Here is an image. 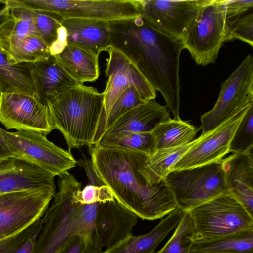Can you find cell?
I'll return each instance as SVG.
<instances>
[{"label": "cell", "instance_id": "cell-1", "mask_svg": "<svg viewBox=\"0 0 253 253\" xmlns=\"http://www.w3.org/2000/svg\"><path fill=\"white\" fill-rule=\"evenodd\" d=\"M111 46L127 56L163 96L174 120H179V58L181 41L154 29L140 16L108 22Z\"/></svg>", "mask_w": 253, "mask_h": 253}, {"label": "cell", "instance_id": "cell-2", "mask_svg": "<svg viewBox=\"0 0 253 253\" xmlns=\"http://www.w3.org/2000/svg\"><path fill=\"white\" fill-rule=\"evenodd\" d=\"M91 163L99 185H105L123 206L142 219H160L177 208L165 179L150 184L140 171L148 155L122 147L93 145Z\"/></svg>", "mask_w": 253, "mask_h": 253}, {"label": "cell", "instance_id": "cell-3", "mask_svg": "<svg viewBox=\"0 0 253 253\" xmlns=\"http://www.w3.org/2000/svg\"><path fill=\"white\" fill-rule=\"evenodd\" d=\"M59 189L42 217V227L33 253H58L72 236L93 233L99 202L83 204L74 199V193L81 185L69 172L59 176Z\"/></svg>", "mask_w": 253, "mask_h": 253}, {"label": "cell", "instance_id": "cell-4", "mask_svg": "<svg viewBox=\"0 0 253 253\" xmlns=\"http://www.w3.org/2000/svg\"><path fill=\"white\" fill-rule=\"evenodd\" d=\"M45 106L54 129L62 133L70 149L93 145L104 113L102 93L79 84L48 99Z\"/></svg>", "mask_w": 253, "mask_h": 253}, {"label": "cell", "instance_id": "cell-5", "mask_svg": "<svg viewBox=\"0 0 253 253\" xmlns=\"http://www.w3.org/2000/svg\"><path fill=\"white\" fill-rule=\"evenodd\" d=\"M10 9L54 13L62 19L81 18L107 22L140 15L142 0H7Z\"/></svg>", "mask_w": 253, "mask_h": 253}, {"label": "cell", "instance_id": "cell-6", "mask_svg": "<svg viewBox=\"0 0 253 253\" xmlns=\"http://www.w3.org/2000/svg\"><path fill=\"white\" fill-rule=\"evenodd\" d=\"M227 0H206L182 40L198 65L214 63L226 41Z\"/></svg>", "mask_w": 253, "mask_h": 253}, {"label": "cell", "instance_id": "cell-7", "mask_svg": "<svg viewBox=\"0 0 253 253\" xmlns=\"http://www.w3.org/2000/svg\"><path fill=\"white\" fill-rule=\"evenodd\" d=\"M194 241L207 240L253 229V217L228 192L189 211Z\"/></svg>", "mask_w": 253, "mask_h": 253}, {"label": "cell", "instance_id": "cell-8", "mask_svg": "<svg viewBox=\"0 0 253 253\" xmlns=\"http://www.w3.org/2000/svg\"><path fill=\"white\" fill-rule=\"evenodd\" d=\"M177 208L190 211L228 192L221 161L170 171L165 178Z\"/></svg>", "mask_w": 253, "mask_h": 253}, {"label": "cell", "instance_id": "cell-9", "mask_svg": "<svg viewBox=\"0 0 253 253\" xmlns=\"http://www.w3.org/2000/svg\"><path fill=\"white\" fill-rule=\"evenodd\" d=\"M253 106V57L249 54L223 82L214 107L201 117L204 135L235 114Z\"/></svg>", "mask_w": 253, "mask_h": 253}, {"label": "cell", "instance_id": "cell-10", "mask_svg": "<svg viewBox=\"0 0 253 253\" xmlns=\"http://www.w3.org/2000/svg\"><path fill=\"white\" fill-rule=\"evenodd\" d=\"M0 134L19 159L55 176L68 172L78 163L69 151L57 146L42 133L25 130L8 131L0 127Z\"/></svg>", "mask_w": 253, "mask_h": 253}, {"label": "cell", "instance_id": "cell-11", "mask_svg": "<svg viewBox=\"0 0 253 253\" xmlns=\"http://www.w3.org/2000/svg\"><path fill=\"white\" fill-rule=\"evenodd\" d=\"M55 194V186L0 195V240L41 218Z\"/></svg>", "mask_w": 253, "mask_h": 253}, {"label": "cell", "instance_id": "cell-12", "mask_svg": "<svg viewBox=\"0 0 253 253\" xmlns=\"http://www.w3.org/2000/svg\"><path fill=\"white\" fill-rule=\"evenodd\" d=\"M106 52L108 58L105 73L107 80L105 88L102 92L104 113L98 128L107 117L115 101L126 88L130 86L135 87L147 101L154 100L156 97V91L127 56L112 46Z\"/></svg>", "mask_w": 253, "mask_h": 253}, {"label": "cell", "instance_id": "cell-13", "mask_svg": "<svg viewBox=\"0 0 253 253\" xmlns=\"http://www.w3.org/2000/svg\"><path fill=\"white\" fill-rule=\"evenodd\" d=\"M206 0H142L140 16L154 29L182 41Z\"/></svg>", "mask_w": 253, "mask_h": 253}, {"label": "cell", "instance_id": "cell-14", "mask_svg": "<svg viewBox=\"0 0 253 253\" xmlns=\"http://www.w3.org/2000/svg\"><path fill=\"white\" fill-rule=\"evenodd\" d=\"M0 123L8 129L46 136L54 129L47 107L36 96L21 93H0Z\"/></svg>", "mask_w": 253, "mask_h": 253}, {"label": "cell", "instance_id": "cell-15", "mask_svg": "<svg viewBox=\"0 0 253 253\" xmlns=\"http://www.w3.org/2000/svg\"><path fill=\"white\" fill-rule=\"evenodd\" d=\"M249 109L235 114L206 134H201L196 142L170 168V171L193 168L221 161L229 153L230 143L233 135Z\"/></svg>", "mask_w": 253, "mask_h": 253}, {"label": "cell", "instance_id": "cell-16", "mask_svg": "<svg viewBox=\"0 0 253 253\" xmlns=\"http://www.w3.org/2000/svg\"><path fill=\"white\" fill-rule=\"evenodd\" d=\"M138 216L115 198L99 202L95 219L94 238L100 248L106 249L132 234Z\"/></svg>", "mask_w": 253, "mask_h": 253}, {"label": "cell", "instance_id": "cell-17", "mask_svg": "<svg viewBox=\"0 0 253 253\" xmlns=\"http://www.w3.org/2000/svg\"><path fill=\"white\" fill-rule=\"evenodd\" d=\"M54 176L21 159L0 160V195L55 186Z\"/></svg>", "mask_w": 253, "mask_h": 253}, {"label": "cell", "instance_id": "cell-18", "mask_svg": "<svg viewBox=\"0 0 253 253\" xmlns=\"http://www.w3.org/2000/svg\"><path fill=\"white\" fill-rule=\"evenodd\" d=\"M221 166L228 192L253 217V154L232 153Z\"/></svg>", "mask_w": 253, "mask_h": 253}, {"label": "cell", "instance_id": "cell-19", "mask_svg": "<svg viewBox=\"0 0 253 253\" xmlns=\"http://www.w3.org/2000/svg\"><path fill=\"white\" fill-rule=\"evenodd\" d=\"M67 33V45L77 46L99 56L111 46L108 22L81 18L62 19Z\"/></svg>", "mask_w": 253, "mask_h": 253}, {"label": "cell", "instance_id": "cell-20", "mask_svg": "<svg viewBox=\"0 0 253 253\" xmlns=\"http://www.w3.org/2000/svg\"><path fill=\"white\" fill-rule=\"evenodd\" d=\"M32 77L37 98L44 106L48 99L69 88L81 84L51 55L33 63Z\"/></svg>", "mask_w": 253, "mask_h": 253}, {"label": "cell", "instance_id": "cell-21", "mask_svg": "<svg viewBox=\"0 0 253 253\" xmlns=\"http://www.w3.org/2000/svg\"><path fill=\"white\" fill-rule=\"evenodd\" d=\"M169 119V112L166 106L150 100L122 115L104 132L101 138L129 132H151L158 124Z\"/></svg>", "mask_w": 253, "mask_h": 253}, {"label": "cell", "instance_id": "cell-22", "mask_svg": "<svg viewBox=\"0 0 253 253\" xmlns=\"http://www.w3.org/2000/svg\"><path fill=\"white\" fill-rule=\"evenodd\" d=\"M184 211L177 208L149 232L138 236L131 234L99 253H154L158 245L177 226Z\"/></svg>", "mask_w": 253, "mask_h": 253}, {"label": "cell", "instance_id": "cell-23", "mask_svg": "<svg viewBox=\"0 0 253 253\" xmlns=\"http://www.w3.org/2000/svg\"><path fill=\"white\" fill-rule=\"evenodd\" d=\"M54 56L81 84L94 82L99 76L98 56L87 50L67 45L60 53Z\"/></svg>", "mask_w": 253, "mask_h": 253}, {"label": "cell", "instance_id": "cell-24", "mask_svg": "<svg viewBox=\"0 0 253 253\" xmlns=\"http://www.w3.org/2000/svg\"><path fill=\"white\" fill-rule=\"evenodd\" d=\"M0 48L11 64L34 63L50 55L49 46L34 35L0 40Z\"/></svg>", "mask_w": 253, "mask_h": 253}, {"label": "cell", "instance_id": "cell-25", "mask_svg": "<svg viewBox=\"0 0 253 253\" xmlns=\"http://www.w3.org/2000/svg\"><path fill=\"white\" fill-rule=\"evenodd\" d=\"M33 65L32 63L10 64L0 48V93H21L36 96Z\"/></svg>", "mask_w": 253, "mask_h": 253}, {"label": "cell", "instance_id": "cell-26", "mask_svg": "<svg viewBox=\"0 0 253 253\" xmlns=\"http://www.w3.org/2000/svg\"><path fill=\"white\" fill-rule=\"evenodd\" d=\"M190 253H253V229L210 240L194 241Z\"/></svg>", "mask_w": 253, "mask_h": 253}, {"label": "cell", "instance_id": "cell-27", "mask_svg": "<svg viewBox=\"0 0 253 253\" xmlns=\"http://www.w3.org/2000/svg\"><path fill=\"white\" fill-rule=\"evenodd\" d=\"M197 138L183 146L157 150L148 156L140 168V171L151 185L164 179L173 166L187 151L196 142Z\"/></svg>", "mask_w": 253, "mask_h": 253}, {"label": "cell", "instance_id": "cell-28", "mask_svg": "<svg viewBox=\"0 0 253 253\" xmlns=\"http://www.w3.org/2000/svg\"><path fill=\"white\" fill-rule=\"evenodd\" d=\"M198 131L187 122L170 118L158 124L151 132L159 150L187 145L195 139Z\"/></svg>", "mask_w": 253, "mask_h": 253}, {"label": "cell", "instance_id": "cell-29", "mask_svg": "<svg viewBox=\"0 0 253 253\" xmlns=\"http://www.w3.org/2000/svg\"><path fill=\"white\" fill-rule=\"evenodd\" d=\"M96 145L122 147L148 156L152 155L157 150L155 139L151 131L129 132L102 138Z\"/></svg>", "mask_w": 253, "mask_h": 253}, {"label": "cell", "instance_id": "cell-30", "mask_svg": "<svg viewBox=\"0 0 253 253\" xmlns=\"http://www.w3.org/2000/svg\"><path fill=\"white\" fill-rule=\"evenodd\" d=\"M44 222L43 217L21 231L0 240V253H33Z\"/></svg>", "mask_w": 253, "mask_h": 253}, {"label": "cell", "instance_id": "cell-31", "mask_svg": "<svg viewBox=\"0 0 253 253\" xmlns=\"http://www.w3.org/2000/svg\"><path fill=\"white\" fill-rule=\"evenodd\" d=\"M146 102L135 87L130 86L126 88L115 101L107 117L98 129L93 145L99 143L104 132L122 115Z\"/></svg>", "mask_w": 253, "mask_h": 253}, {"label": "cell", "instance_id": "cell-32", "mask_svg": "<svg viewBox=\"0 0 253 253\" xmlns=\"http://www.w3.org/2000/svg\"><path fill=\"white\" fill-rule=\"evenodd\" d=\"M165 246L156 253H190L194 241V228L189 211L184 214Z\"/></svg>", "mask_w": 253, "mask_h": 253}, {"label": "cell", "instance_id": "cell-33", "mask_svg": "<svg viewBox=\"0 0 253 253\" xmlns=\"http://www.w3.org/2000/svg\"><path fill=\"white\" fill-rule=\"evenodd\" d=\"M10 9L11 17L0 30V40L31 35L37 36L30 11L20 9Z\"/></svg>", "mask_w": 253, "mask_h": 253}, {"label": "cell", "instance_id": "cell-34", "mask_svg": "<svg viewBox=\"0 0 253 253\" xmlns=\"http://www.w3.org/2000/svg\"><path fill=\"white\" fill-rule=\"evenodd\" d=\"M30 11L37 36L49 47L57 38L58 30L62 26V18L52 12Z\"/></svg>", "mask_w": 253, "mask_h": 253}, {"label": "cell", "instance_id": "cell-35", "mask_svg": "<svg viewBox=\"0 0 253 253\" xmlns=\"http://www.w3.org/2000/svg\"><path fill=\"white\" fill-rule=\"evenodd\" d=\"M253 150V106L246 113L235 130L229 146V152L251 153Z\"/></svg>", "mask_w": 253, "mask_h": 253}, {"label": "cell", "instance_id": "cell-36", "mask_svg": "<svg viewBox=\"0 0 253 253\" xmlns=\"http://www.w3.org/2000/svg\"><path fill=\"white\" fill-rule=\"evenodd\" d=\"M226 41L238 39L253 46V13L251 11L226 20Z\"/></svg>", "mask_w": 253, "mask_h": 253}, {"label": "cell", "instance_id": "cell-37", "mask_svg": "<svg viewBox=\"0 0 253 253\" xmlns=\"http://www.w3.org/2000/svg\"><path fill=\"white\" fill-rule=\"evenodd\" d=\"M115 199L110 189L105 185L89 183L82 190V184L74 193L75 200L83 204L105 202Z\"/></svg>", "mask_w": 253, "mask_h": 253}, {"label": "cell", "instance_id": "cell-38", "mask_svg": "<svg viewBox=\"0 0 253 253\" xmlns=\"http://www.w3.org/2000/svg\"><path fill=\"white\" fill-rule=\"evenodd\" d=\"M102 249L96 243L93 233L75 235L71 237L58 253H99Z\"/></svg>", "mask_w": 253, "mask_h": 253}, {"label": "cell", "instance_id": "cell-39", "mask_svg": "<svg viewBox=\"0 0 253 253\" xmlns=\"http://www.w3.org/2000/svg\"><path fill=\"white\" fill-rule=\"evenodd\" d=\"M253 0H227L226 3V20L242 15L253 9Z\"/></svg>", "mask_w": 253, "mask_h": 253}, {"label": "cell", "instance_id": "cell-40", "mask_svg": "<svg viewBox=\"0 0 253 253\" xmlns=\"http://www.w3.org/2000/svg\"><path fill=\"white\" fill-rule=\"evenodd\" d=\"M67 45V33L65 28L62 25L58 30L56 40L49 47L50 55H56L60 53Z\"/></svg>", "mask_w": 253, "mask_h": 253}, {"label": "cell", "instance_id": "cell-41", "mask_svg": "<svg viewBox=\"0 0 253 253\" xmlns=\"http://www.w3.org/2000/svg\"><path fill=\"white\" fill-rule=\"evenodd\" d=\"M10 158H18L17 155L11 149L0 134V160Z\"/></svg>", "mask_w": 253, "mask_h": 253}, {"label": "cell", "instance_id": "cell-42", "mask_svg": "<svg viewBox=\"0 0 253 253\" xmlns=\"http://www.w3.org/2000/svg\"><path fill=\"white\" fill-rule=\"evenodd\" d=\"M11 9L6 5L0 10V30L8 22L11 17Z\"/></svg>", "mask_w": 253, "mask_h": 253}]
</instances>
